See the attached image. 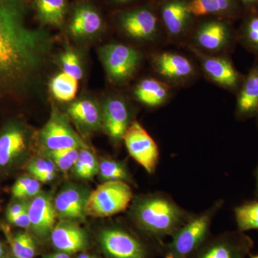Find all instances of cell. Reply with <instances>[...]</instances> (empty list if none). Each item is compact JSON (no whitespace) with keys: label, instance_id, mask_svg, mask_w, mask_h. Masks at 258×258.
<instances>
[{"label":"cell","instance_id":"cell-19","mask_svg":"<svg viewBox=\"0 0 258 258\" xmlns=\"http://www.w3.org/2000/svg\"><path fill=\"white\" fill-rule=\"evenodd\" d=\"M30 227L37 236L46 237L51 235L57 217L54 203L45 194L37 195L28 208Z\"/></svg>","mask_w":258,"mask_h":258},{"label":"cell","instance_id":"cell-30","mask_svg":"<svg viewBox=\"0 0 258 258\" xmlns=\"http://www.w3.org/2000/svg\"><path fill=\"white\" fill-rule=\"evenodd\" d=\"M9 240L15 258H33L36 254V244L26 232H19Z\"/></svg>","mask_w":258,"mask_h":258},{"label":"cell","instance_id":"cell-42","mask_svg":"<svg viewBox=\"0 0 258 258\" xmlns=\"http://www.w3.org/2000/svg\"><path fill=\"white\" fill-rule=\"evenodd\" d=\"M256 178H257V182H256V188H255V198L258 200V166L257 169V173H256Z\"/></svg>","mask_w":258,"mask_h":258},{"label":"cell","instance_id":"cell-18","mask_svg":"<svg viewBox=\"0 0 258 258\" xmlns=\"http://www.w3.org/2000/svg\"><path fill=\"white\" fill-rule=\"evenodd\" d=\"M191 14L197 19L217 17L240 21L244 10L238 0H187Z\"/></svg>","mask_w":258,"mask_h":258},{"label":"cell","instance_id":"cell-24","mask_svg":"<svg viewBox=\"0 0 258 258\" xmlns=\"http://www.w3.org/2000/svg\"><path fill=\"white\" fill-rule=\"evenodd\" d=\"M26 148L25 136L18 128H11L0 136V166L9 164Z\"/></svg>","mask_w":258,"mask_h":258},{"label":"cell","instance_id":"cell-4","mask_svg":"<svg viewBox=\"0 0 258 258\" xmlns=\"http://www.w3.org/2000/svg\"><path fill=\"white\" fill-rule=\"evenodd\" d=\"M235 23L217 17L197 19L185 48L192 47L208 55H232L238 45Z\"/></svg>","mask_w":258,"mask_h":258},{"label":"cell","instance_id":"cell-33","mask_svg":"<svg viewBox=\"0 0 258 258\" xmlns=\"http://www.w3.org/2000/svg\"><path fill=\"white\" fill-rule=\"evenodd\" d=\"M79 149H60V150L48 151L49 159L59 168L61 171H67L74 167L79 155Z\"/></svg>","mask_w":258,"mask_h":258},{"label":"cell","instance_id":"cell-26","mask_svg":"<svg viewBox=\"0 0 258 258\" xmlns=\"http://www.w3.org/2000/svg\"><path fill=\"white\" fill-rule=\"evenodd\" d=\"M39 17L44 23L59 26L66 15V0H36Z\"/></svg>","mask_w":258,"mask_h":258},{"label":"cell","instance_id":"cell-27","mask_svg":"<svg viewBox=\"0 0 258 258\" xmlns=\"http://www.w3.org/2000/svg\"><path fill=\"white\" fill-rule=\"evenodd\" d=\"M50 86L52 94L57 101L69 102L77 94L79 81L62 72L52 79Z\"/></svg>","mask_w":258,"mask_h":258},{"label":"cell","instance_id":"cell-34","mask_svg":"<svg viewBox=\"0 0 258 258\" xmlns=\"http://www.w3.org/2000/svg\"><path fill=\"white\" fill-rule=\"evenodd\" d=\"M41 189L40 181L30 177L23 176L17 180L12 189L13 197L16 199H25L37 196Z\"/></svg>","mask_w":258,"mask_h":258},{"label":"cell","instance_id":"cell-35","mask_svg":"<svg viewBox=\"0 0 258 258\" xmlns=\"http://www.w3.org/2000/svg\"><path fill=\"white\" fill-rule=\"evenodd\" d=\"M63 73L75 79L81 80L83 77V69L79 57L71 50H66L61 56Z\"/></svg>","mask_w":258,"mask_h":258},{"label":"cell","instance_id":"cell-14","mask_svg":"<svg viewBox=\"0 0 258 258\" xmlns=\"http://www.w3.org/2000/svg\"><path fill=\"white\" fill-rule=\"evenodd\" d=\"M102 247L112 258H147L143 244L123 229H106L101 232Z\"/></svg>","mask_w":258,"mask_h":258},{"label":"cell","instance_id":"cell-39","mask_svg":"<svg viewBox=\"0 0 258 258\" xmlns=\"http://www.w3.org/2000/svg\"><path fill=\"white\" fill-rule=\"evenodd\" d=\"M115 5H119V6H127V5H132L139 0H111Z\"/></svg>","mask_w":258,"mask_h":258},{"label":"cell","instance_id":"cell-15","mask_svg":"<svg viewBox=\"0 0 258 258\" xmlns=\"http://www.w3.org/2000/svg\"><path fill=\"white\" fill-rule=\"evenodd\" d=\"M133 120L128 102L123 97L111 96L105 102L102 122L106 133L115 142L123 141L125 131Z\"/></svg>","mask_w":258,"mask_h":258},{"label":"cell","instance_id":"cell-16","mask_svg":"<svg viewBox=\"0 0 258 258\" xmlns=\"http://www.w3.org/2000/svg\"><path fill=\"white\" fill-rule=\"evenodd\" d=\"M176 89L157 76L143 78L134 86L135 99L151 109L162 108L170 102Z\"/></svg>","mask_w":258,"mask_h":258},{"label":"cell","instance_id":"cell-3","mask_svg":"<svg viewBox=\"0 0 258 258\" xmlns=\"http://www.w3.org/2000/svg\"><path fill=\"white\" fill-rule=\"evenodd\" d=\"M117 27L127 38L152 47V51L169 45L158 15L155 0L122 10L116 16Z\"/></svg>","mask_w":258,"mask_h":258},{"label":"cell","instance_id":"cell-23","mask_svg":"<svg viewBox=\"0 0 258 258\" xmlns=\"http://www.w3.org/2000/svg\"><path fill=\"white\" fill-rule=\"evenodd\" d=\"M237 43L258 60V8L244 12L237 27Z\"/></svg>","mask_w":258,"mask_h":258},{"label":"cell","instance_id":"cell-17","mask_svg":"<svg viewBox=\"0 0 258 258\" xmlns=\"http://www.w3.org/2000/svg\"><path fill=\"white\" fill-rule=\"evenodd\" d=\"M235 118L244 121L255 118L258 113V63L252 64L235 95Z\"/></svg>","mask_w":258,"mask_h":258},{"label":"cell","instance_id":"cell-46","mask_svg":"<svg viewBox=\"0 0 258 258\" xmlns=\"http://www.w3.org/2000/svg\"><path fill=\"white\" fill-rule=\"evenodd\" d=\"M3 258H8V257H3Z\"/></svg>","mask_w":258,"mask_h":258},{"label":"cell","instance_id":"cell-44","mask_svg":"<svg viewBox=\"0 0 258 258\" xmlns=\"http://www.w3.org/2000/svg\"><path fill=\"white\" fill-rule=\"evenodd\" d=\"M255 118H256V122H257V127H258V113H257V115H256Z\"/></svg>","mask_w":258,"mask_h":258},{"label":"cell","instance_id":"cell-37","mask_svg":"<svg viewBox=\"0 0 258 258\" xmlns=\"http://www.w3.org/2000/svg\"><path fill=\"white\" fill-rule=\"evenodd\" d=\"M10 222L19 227L29 228V227H30V217H29L28 210H25V212L20 214L18 216L12 219Z\"/></svg>","mask_w":258,"mask_h":258},{"label":"cell","instance_id":"cell-41","mask_svg":"<svg viewBox=\"0 0 258 258\" xmlns=\"http://www.w3.org/2000/svg\"><path fill=\"white\" fill-rule=\"evenodd\" d=\"M5 254V247L3 244L0 242V258H3Z\"/></svg>","mask_w":258,"mask_h":258},{"label":"cell","instance_id":"cell-21","mask_svg":"<svg viewBox=\"0 0 258 258\" xmlns=\"http://www.w3.org/2000/svg\"><path fill=\"white\" fill-rule=\"evenodd\" d=\"M88 198L81 190L68 187L62 190L54 200L57 217L66 221H81L86 217Z\"/></svg>","mask_w":258,"mask_h":258},{"label":"cell","instance_id":"cell-12","mask_svg":"<svg viewBox=\"0 0 258 258\" xmlns=\"http://www.w3.org/2000/svg\"><path fill=\"white\" fill-rule=\"evenodd\" d=\"M253 244L242 231L226 232L205 242L191 258H246Z\"/></svg>","mask_w":258,"mask_h":258},{"label":"cell","instance_id":"cell-32","mask_svg":"<svg viewBox=\"0 0 258 258\" xmlns=\"http://www.w3.org/2000/svg\"><path fill=\"white\" fill-rule=\"evenodd\" d=\"M55 165L50 159L37 158L30 161L28 170L33 177L40 182L46 183L54 179Z\"/></svg>","mask_w":258,"mask_h":258},{"label":"cell","instance_id":"cell-25","mask_svg":"<svg viewBox=\"0 0 258 258\" xmlns=\"http://www.w3.org/2000/svg\"><path fill=\"white\" fill-rule=\"evenodd\" d=\"M69 115L81 124L86 126H99L101 122V112L93 101L81 100L73 103L69 106Z\"/></svg>","mask_w":258,"mask_h":258},{"label":"cell","instance_id":"cell-8","mask_svg":"<svg viewBox=\"0 0 258 258\" xmlns=\"http://www.w3.org/2000/svg\"><path fill=\"white\" fill-rule=\"evenodd\" d=\"M185 49L196 60L201 74L207 81L235 96L237 94L244 74L235 67L231 55H208L192 47Z\"/></svg>","mask_w":258,"mask_h":258},{"label":"cell","instance_id":"cell-6","mask_svg":"<svg viewBox=\"0 0 258 258\" xmlns=\"http://www.w3.org/2000/svg\"><path fill=\"white\" fill-rule=\"evenodd\" d=\"M149 60L154 76L176 90L195 84L202 75L193 57L177 51H152Z\"/></svg>","mask_w":258,"mask_h":258},{"label":"cell","instance_id":"cell-11","mask_svg":"<svg viewBox=\"0 0 258 258\" xmlns=\"http://www.w3.org/2000/svg\"><path fill=\"white\" fill-rule=\"evenodd\" d=\"M123 142L131 157L149 174L155 172L159 164V147L145 128L137 120L129 124Z\"/></svg>","mask_w":258,"mask_h":258},{"label":"cell","instance_id":"cell-28","mask_svg":"<svg viewBox=\"0 0 258 258\" xmlns=\"http://www.w3.org/2000/svg\"><path fill=\"white\" fill-rule=\"evenodd\" d=\"M237 230H258V200L246 202L234 210Z\"/></svg>","mask_w":258,"mask_h":258},{"label":"cell","instance_id":"cell-43","mask_svg":"<svg viewBox=\"0 0 258 258\" xmlns=\"http://www.w3.org/2000/svg\"><path fill=\"white\" fill-rule=\"evenodd\" d=\"M77 258H95L93 257V256L90 255V254H88L86 253H82L80 254L79 256H78Z\"/></svg>","mask_w":258,"mask_h":258},{"label":"cell","instance_id":"cell-38","mask_svg":"<svg viewBox=\"0 0 258 258\" xmlns=\"http://www.w3.org/2000/svg\"><path fill=\"white\" fill-rule=\"evenodd\" d=\"M243 8L244 12L249 11L258 8V0H238Z\"/></svg>","mask_w":258,"mask_h":258},{"label":"cell","instance_id":"cell-29","mask_svg":"<svg viewBox=\"0 0 258 258\" xmlns=\"http://www.w3.org/2000/svg\"><path fill=\"white\" fill-rule=\"evenodd\" d=\"M75 174L83 179H91L99 171V164L88 148H81L74 166Z\"/></svg>","mask_w":258,"mask_h":258},{"label":"cell","instance_id":"cell-13","mask_svg":"<svg viewBox=\"0 0 258 258\" xmlns=\"http://www.w3.org/2000/svg\"><path fill=\"white\" fill-rule=\"evenodd\" d=\"M40 138L48 151L87 147L63 115L57 111L52 112L50 120L42 129Z\"/></svg>","mask_w":258,"mask_h":258},{"label":"cell","instance_id":"cell-40","mask_svg":"<svg viewBox=\"0 0 258 258\" xmlns=\"http://www.w3.org/2000/svg\"><path fill=\"white\" fill-rule=\"evenodd\" d=\"M47 258H71L70 256L67 253H64V252H60V253H57L55 254H52V255L50 256Z\"/></svg>","mask_w":258,"mask_h":258},{"label":"cell","instance_id":"cell-22","mask_svg":"<svg viewBox=\"0 0 258 258\" xmlns=\"http://www.w3.org/2000/svg\"><path fill=\"white\" fill-rule=\"evenodd\" d=\"M103 27L101 15L91 7L83 5L75 11L69 25L70 32L76 37H87L99 32Z\"/></svg>","mask_w":258,"mask_h":258},{"label":"cell","instance_id":"cell-31","mask_svg":"<svg viewBox=\"0 0 258 258\" xmlns=\"http://www.w3.org/2000/svg\"><path fill=\"white\" fill-rule=\"evenodd\" d=\"M98 173L101 179L106 181L126 182L130 179L126 167L122 163L111 159H105L100 163Z\"/></svg>","mask_w":258,"mask_h":258},{"label":"cell","instance_id":"cell-9","mask_svg":"<svg viewBox=\"0 0 258 258\" xmlns=\"http://www.w3.org/2000/svg\"><path fill=\"white\" fill-rule=\"evenodd\" d=\"M133 200L132 188L125 181H106L87 199L86 214L96 218L111 217L125 211Z\"/></svg>","mask_w":258,"mask_h":258},{"label":"cell","instance_id":"cell-7","mask_svg":"<svg viewBox=\"0 0 258 258\" xmlns=\"http://www.w3.org/2000/svg\"><path fill=\"white\" fill-rule=\"evenodd\" d=\"M155 4L169 45L185 48L197 21L187 0H155Z\"/></svg>","mask_w":258,"mask_h":258},{"label":"cell","instance_id":"cell-1","mask_svg":"<svg viewBox=\"0 0 258 258\" xmlns=\"http://www.w3.org/2000/svg\"><path fill=\"white\" fill-rule=\"evenodd\" d=\"M41 42L39 35L23 28L16 15L0 1V71H23L34 66Z\"/></svg>","mask_w":258,"mask_h":258},{"label":"cell","instance_id":"cell-36","mask_svg":"<svg viewBox=\"0 0 258 258\" xmlns=\"http://www.w3.org/2000/svg\"><path fill=\"white\" fill-rule=\"evenodd\" d=\"M30 204L22 202V203H15L8 208L7 211V218L10 221L12 219L18 216L25 210H28Z\"/></svg>","mask_w":258,"mask_h":258},{"label":"cell","instance_id":"cell-45","mask_svg":"<svg viewBox=\"0 0 258 258\" xmlns=\"http://www.w3.org/2000/svg\"><path fill=\"white\" fill-rule=\"evenodd\" d=\"M251 258H258V254L257 255L252 256V257H251Z\"/></svg>","mask_w":258,"mask_h":258},{"label":"cell","instance_id":"cell-10","mask_svg":"<svg viewBox=\"0 0 258 258\" xmlns=\"http://www.w3.org/2000/svg\"><path fill=\"white\" fill-rule=\"evenodd\" d=\"M100 52L108 78L117 85H124L134 79L144 57L137 47L121 42L108 44Z\"/></svg>","mask_w":258,"mask_h":258},{"label":"cell","instance_id":"cell-2","mask_svg":"<svg viewBox=\"0 0 258 258\" xmlns=\"http://www.w3.org/2000/svg\"><path fill=\"white\" fill-rule=\"evenodd\" d=\"M133 215L144 230L160 238L172 235L193 215L163 192L139 199L134 204Z\"/></svg>","mask_w":258,"mask_h":258},{"label":"cell","instance_id":"cell-5","mask_svg":"<svg viewBox=\"0 0 258 258\" xmlns=\"http://www.w3.org/2000/svg\"><path fill=\"white\" fill-rule=\"evenodd\" d=\"M224 200H217L208 210L193 215L173 234L166 258H191L208 238L212 221L223 206Z\"/></svg>","mask_w":258,"mask_h":258},{"label":"cell","instance_id":"cell-20","mask_svg":"<svg viewBox=\"0 0 258 258\" xmlns=\"http://www.w3.org/2000/svg\"><path fill=\"white\" fill-rule=\"evenodd\" d=\"M50 235L54 247L64 253L80 252L87 246L86 232L74 222L62 220L55 225Z\"/></svg>","mask_w":258,"mask_h":258}]
</instances>
